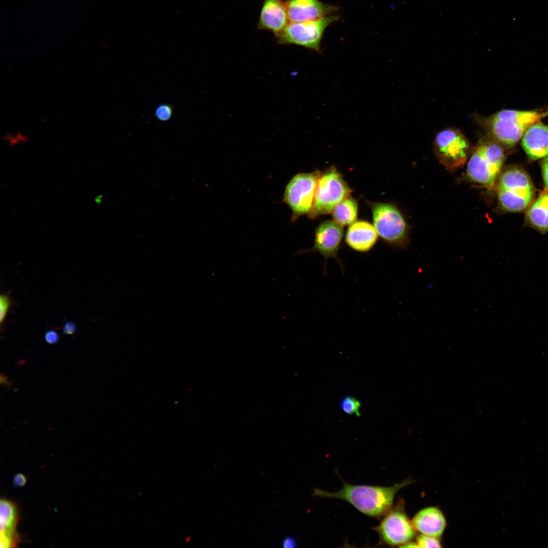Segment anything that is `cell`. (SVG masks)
Returning a JSON list of instances; mask_svg holds the SVG:
<instances>
[{
  "instance_id": "7c38bea8",
  "label": "cell",
  "mask_w": 548,
  "mask_h": 548,
  "mask_svg": "<svg viewBox=\"0 0 548 548\" xmlns=\"http://www.w3.org/2000/svg\"><path fill=\"white\" fill-rule=\"evenodd\" d=\"M289 22L313 21L326 16L336 8L318 0H289L285 3Z\"/></svg>"
},
{
  "instance_id": "ba28073f",
  "label": "cell",
  "mask_w": 548,
  "mask_h": 548,
  "mask_svg": "<svg viewBox=\"0 0 548 548\" xmlns=\"http://www.w3.org/2000/svg\"><path fill=\"white\" fill-rule=\"evenodd\" d=\"M374 227L378 234L386 243L402 246L405 244L407 227L398 209L392 204L370 203Z\"/></svg>"
},
{
  "instance_id": "d6986e66",
  "label": "cell",
  "mask_w": 548,
  "mask_h": 548,
  "mask_svg": "<svg viewBox=\"0 0 548 548\" xmlns=\"http://www.w3.org/2000/svg\"><path fill=\"white\" fill-rule=\"evenodd\" d=\"M334 220L341 225H351L357 218L358 203L354 198L348 196L339 202L332 211Z\"/></svg>"
},
{
  "instance_id": "8992f818",
  "label": "cell",
  "mask_w": 548,
  "mask_h": 548,
  "mask_svg": "<svg viewBox=\"0 0 548 548\" xmlns=\"http://www.w3.org/2000/svg\"><path fill=\"white\" fill-rule=\"evenodd\" d=\"M434 147L439 162L451 170L464 165L471 150L465 135L455 128H448L439 132L435 136Z\"/></svg>"
},
{
  "instance_id": "ac0fdd59",
  "label": "cell",
  "mask_w": 548,
  "mask_h": 548,
  "mask_svg": "<svg viewBox=\"0 0 548 548\" xmlns=\"http://www.w3.org/2000/svg\"><path fill=\"white\" fill-rule=\"evenodd\" d=\"M526 218L528 223L536 230L548 231V192L540 195L531 204Z\"/></svg>"
},
{
  "instance_id": "5bb4252c",
  "label": "cell",
  "mask_w": 548,
  "mask_h": 548,
  "mask_svg": "<svg viewBox=\"0 0 548 548\" xmlns=\"http://www.w3.org/2000/svg\"><path fill=\"white\" fill-rule=\"evenodd\" d=\"M522 145L532 160L548 156V126L540 121L529 127L522 136Z\"/></svg>"
},
{
  "instance_id": "e0dca14e",
  "label": "cell",
  "mask_w": 548,
  "mask_h": 548,
  "mask_svg": "<svg viewBox=\"0 0 548 548\" xmlns=\"http://www.w3.org/2000/svg\"><path fill=\"white\" fill-rule=\"evenodd\" d=\"M378 239V233L368 222L356 221L348 228L346 234V242L353 250L359 252H367L374 246Z\"/></svg>"
},
{
  "instance_id": "ffe728a7",
  "label": "cell",
  "mask_w": 548,
  "mask_h": 548,
  "mask_svg": "<svg viewBox=\"0 0 548 548\" xmlns=\"http://www.w3.org/2000/svg\"><path fill=\"white\" fill-rule=\"evenodd\" d=\"M341 409L347 414L350 415H360L361 402L356 398L351 396H346L340 402Z\"/></svg>"
},
{
  "instance_id": "4316f807",
  "label": "cell",
  "mask_w": 548,
  "mask_h": 548,
  "mask_svg": "<svg viewBox=\"0 0 548 548\" xmlns=\"http://www.w3.org/2000/svg\"><path fill=\"white\" fill-rule=\"evenodd\" d=\"M282 545L285 548H294L296 547L297 543L293 537L287 536L282 540Z\"/></svg>"
},
{
  "instance_id": "6da1fadb",
  "label": "cell",
  "mask_w": 548,
  "mask_h": 548,
  "mask_svg": "<svg viewBox=\"0 0 548 548\" xmlns=\"http://www.w3.org/2000/svg\"><path fill=\"white\" fill-rule=\"evenodd\" d=\"M413 482L412 479L407 478L390 487L354 485L344 483L342 488L338 491L330 492L315 488L313 495L343 500L367 516L379 518L391 508L397 492Z\"/></svg>"
},
{
  "instance_id": "7402d4cb",
  "label": "cell",
  "mask_w": 548,
  "mask_h": 548,
  "mask_svg": "<svg viewBox=\"0 0 548 548\" xmlns=\"http://www.w3.org/2000/svg\"><path fill=\"white\" fill-rule=\"evenodd\" d=\"M438 539L422 534L417 537L416 543L419 547H440Z\"/></svg>"
},
{
  "instance_id": "8fae6325",
  "label": "cell",
  "mask_w": 548,
  "mask_h": 548,
  "mask_svg": "<svg viewBox=\"0 0 548 548\" xmlns=\"http://www.w3.org/2000/svg\"><path fill=\"white\" fill-rule=\"evenodd\" d=\"M342 237L343 229L341 225L334 220L325 221L321 223L316 229L313 247L301 252H318L324 257L325 264H326L328 259H333L336 261L344 271L343 264L338 255Z\"/></svg>"
},
{
  "instance_id": "5b68a950",
  "label": "cell",
  "mask_w": 548,
  "mask_h": 548,
  "mask_svg": "<svg viewBox=\"0 0 548 548\" xmlns=\"http://www.w3.org/2000/svg\"><path fill=\"white\" fill-rule=\"evenodd\" d=\"M351 191L339 172L334 167H330L319 178L309 217L330 213L337 204L349 196Z\"/></svg>"
},
{
  "instance_id": "44dd1931",
  "label": "cell",
  "mask_w": 548,
  "mask_h": 548,
  "mask_svg": "<svg viewBox=\"0 0 548 548\" xmlns=\"http://www.w3.org/2000/svg\"><path fill=\"white\" fill-rule=\"evenodd\" d=\"M11 304L12 301L10 299L9 292L2 293L0 295V325L1 330L3 329V326Z\"/></svg>"
},
{
  "instance_id": "9a60e30c",
  "label": "cell",
  "mask_w": 548,
  "mask_h": 548,
  "mask_svg": "<svg viewBox=\"0 0 548 548\" xmlns=\"http://www.w3.org/2000/svg\"><path fill=\"white\" fill-rule=\"evenodd\" d=\"M1 547H14L19 539L16 525L19 520L15 504L6 499H2L0 504Z\"/></svg>"
},
{
  "instance_id": "30bf717a",
  "label": "cell",
  "mask_w": 548,
  "mask_h": 548,
  "mask_svg": "<svg viewBox=\"0 0 548 548\" xmlns=\"http://www.w3.org/2000/svg\"><path fill=\"white\" fill-rule=\"evenodd\" d=\"M374 529L377 531L382 542L391 546H401L409 542L416 535V530L406 514L402 501L392 507Z\"/></svg>"
},
{
  "instance_id": "2e32d148",
  "label": "cell",
  "mask_w": 548,
  "mask_h": 548,
  "mask_svg": "<svg viewBox=\"0 0 548 548\" xmlns=\"http://www.w3.org/2000/svg\"><path fill=\"white\" fill-rule=\"evenodd\" d=\"M412 523L416 531L437 538L442 535L446 526L444 515L435 507L421 510L414 516Z\"/></svg>"
},
{
  "instance_id": "52a82bcc",
  "label": "cell",
  "mask_w": 548,
  "mask_h": 548,
  "mask_svg": "<svg viewBox=\"0 0 548 548\" xmlns=\"http://www.w3.org/2000/svg\"><path fill=\"white\" fill-rule=\"evenodd\" d=\"M321 173H299L295 175L285 189L283 200L292 212V219L309 214L313 208Z\"/></svg>"
},
{
  "instance_id": "277c9868",
  "label": "cell",
  "mask_w": 548,
  "mask_h": 548,
  "mask_svg": "<svg viewBox=\"0 0 548 548\" xmlns=\"http://www.w3.org/2000/svg\"><path fill=\"white\" fill-rule=\"evenodd\" d=\"M534 196V188L527 173L519 168H510L499 178L498 199L502 208L508 212L526 210Z\"/></svg>"
},
{
  "instance_id": "9c48e42d",
  "label": "cell",
  "mask_w": 548,
  "mask_h": 548,
  "mask_svg": "<svg viewBox=\"0 0 548 548\" xmlns=\"http://www.w3.org/2000/svg\"><path fill=\"white\" fill-rule=\"evenodd\" d=\"M335 16H326L306 22H289L277 36L280 44H294L311 49L320 50L321 40L326 28L337 20Z\"/></svg>"
},
{
  "instance_id": "f1b7e54d",
  "label": "cell",
  "mask_w": 548,
  "mask_h": 548,
  "mask_svg": "<svg viewBox=\"0 0 548 548\" xmlns=\"http://www.w3.org/2000/svg\"><path fill=\"white\" fill-rule=\"evenodd\" d=\"M8 382L9 381H8V378L5 376L4 375H3L2 373L1 375V385H2L3 384H7V385H9V382Z\"/></svg>"
},
{
  "instance_id": "cb8c5ba5",
  "label": "cell",
  "mask_w": 548,
  "mask_h": 548,
  "mask_svg": "<svg viewBox=\"0 0 548 548\" xmlns=\"http://www.w3.org/2000/svg\"><path fill=\"white\" fill-rule=\"evenodd\" d=\"M45 339L47 343L51 345H54L58 341L59 335L55 330L49 329L45 333Z\"/></svg>"
},
{
  "instance_id": "4fadbf2b",
  "label": "cell",
  "mask_w": 548,
  "mask_h": 548,
  "mask_svg": "<svg viewBox=\"0 0 548 548\" xmlns=\"http://www.w3.org/2000/svg\"><path fill=\"white\" fill-rule=\"evenodd\" d=\"M289 21L285 4L281 0H264L258 27L271 31L276 37L286 28Z\"/></svg>"
},
{
  "instance_id": "7a4b0ae2",
  "label": "cell",
  "mask_w": 548,
  "mask_h": 548,
  "mask_svg": "<svg viewBox=\"0 0 548 548\" xmlns=\"http://www.w3.org/2000/svg\"><path fill=\"white\" fill-rule=\"evenodd\" d=\"M548 116V110H503L484 118L482 125L488 138L503 148L514 146L527 129Z\"/></svg>"
},
{
  "instance_id": "3957f363",
  "label": "cell",
  "mask_w": 548,
  "mask_h": 548,
  "mask_svg": "<svg viewBox=\"0 0 548 548\" xmlns=\"http://www.w3.org/2000/svg\"><path fill=\"white\" fill-rule=\"evenodd\" d=\"M503 147L488 138L475 148L467 165V175L473 182L492 188L504 162Z\"/></svg>"
},
{
  "instance_id": "83f0119b",
  "label": "cell",
  "mask_w": 548,
  "mask_h": 548,
  "mask_svg": "<svg viewBox=\"0 0 548 548\" xmlns=\"http://www.w3.org/2000/svg\"><path fill=\"white\" fill-rule=\"evenodd\" d=\"M26 476L21 473L17 474L14 477L13 482L15 486L22 487L26 483Z\"/></svg>"
},
{
  "instance_id": "484cf974",
  "label": "cell",
  "mask_w": 548,
  "mask_h": 548,
  "mask_svg": "<svg viewBox=\"0 0 548 548\" xmlns=\"http://www.w3.org/2000/svg\"><path fill=\"white\" fill-rule=\"evenodd\" d=\"M541 166L544 186L548 190V156L542 160Z\"/></svg>"
},
{
  "instance_id": "d4e9b609",
  "label": "cell",
  "mask_w": 548,
  "mask_h": 548,
  "mask_svg": "<svg viewBox=\"0 0 548 548\" xmlns=\"http://www.w3.org/2000/svg\"><path fill=\"white\" fill-rule=\"evenodd\" d=\"M62 329L65 334L73 335L76 332L77 326L73 321H66L64 322Z\"/></svg>"
},
{
  "instance_id": "603a6c76",
  "label": "cell",
  "mask_w": 548,
  "mask_h": 548,
  "mask_svg": "<svg viewBox=\"0 0 548 548\" xmlns=\"http://www.w3.org/2000/svg\"><path fill=\"white\" fill-rule=\"evenodd\" d=\"M173 114V109L170 105L162 104L159 105L155 112V117L161 121H166L170 119Z\"/></svg>"
}]
</instances>
